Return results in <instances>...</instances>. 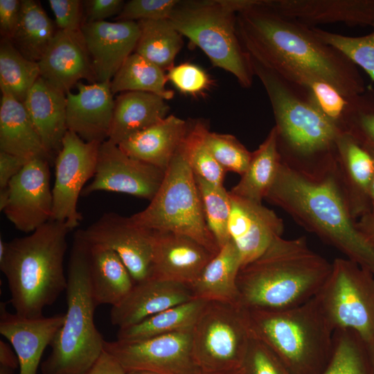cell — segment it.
Returning <instances> with one entry per match:
<instances>
[{"label":"cell","instance_id":"1","mask_svg":"<svg viewBox=\"0 0 374 374\" xmlns=\"http://www.w3.org/2000/svg\"><path fill=\"white\" fill-rule=\"evenodd\" d=\"M236 29L244 51L279 74H310L348 98L366 89L357 66L344 53L319 39L311 27L278 12L270 0H247L236 14Z\"/></svg>","mask_w":374,"mask_h":374},{"label":"cell","instance_id":"2","mask_svg":"<svg viewBox=\"0 0 374 374\" xmlns=\"http://www.w3.org/2000/svg\"><path fill=\"white\" fill-rule=\"evenodd\" d=\"M335 169L323 177H313L281 162L265 199L346 258L374 274V247L357 227Z\"/></svg>","mask_w":374,"mask_h":374},{"label":"cell","instance_id":"3","mask_svg":"<svg viewBox=\"0 0 374 374\" xmlns=\"http://www.w3.org/2000/svg\"><path fill=\"white\" fill-rule=\"evenodd\" d=\"M250 60L272 107L281 162L313 177L333 171L337 142L344 131L315 106L302 88L251 57Z\"/></svg>","mask_w":374,"mask_h":374},{"label":"cell","instance_id":"4","mask_svg":"<svg viewBox=\"0 0 374 374\" xmlns=\"http://www.w3.org/2000/svg\"><path fill=\"white\" fill-rule=\"evenodd\" d=\"M331 270L332 263L310 249L305 237H279L240 269L238 303L248 310L301 305L318 294Z\"/></svg>","mask_w":374,"mask_h":374},{"label":"cell","instance_id":"5","mask_svg":"<svg viewBox=\"0 0 374 374\" xmlns=\"http://www.w3.org/2000/svg\"><path fill=\"white\" fill-rule=\"evenodd\" d=\"M70 231L66 223L51 220L30 235L8 242L0 269L7 278L15 313L42 317L44 308L66 290L63 262Z\"/></svg>","mask_w":374,"mask_h":374},{"label":"cell","instance_id":"6","mask_svg":"<svg viewBox=\"0 0 374 374\" xmlns=\"http://www.w3.org/2000/svg\"><path fill=\"white\" fill-rule=\"evenodd\" d=\"M66 312L42 363V374H84L103 350L94 323L97 307L90 282L89 244L76 233L67 269Z\"/></svg>","mask_w":374,"mask_h":374},{"label":"cell","instance_id":"7","mask_svg":"<svg viewBox=\"0 0 374 374\" xmlns=\"http://www.w3.org/2000/svg\"><path fill=\"white\" fill-rule=\"evenodd\" d=\"M248 314L253 336L291 374H321L325 370L332 353L334 329L315 296L294 308L248 310Z\"/></svg>","mask_w":374,"mask_h":374},{"label":"cell","instance_id":"8","mask_svg":"<svg viewBox=\"0 0 374 374\" xmlns=\"http://www.w3.org/2000/svg\"><path fill=\"white\" fill-rule=\"evenodd\" d=\"M246 2L179 1L169 19L182 36L207 55L214 66L232 74L242 87L249 88L254 73L236 29V14Z\"/></svg>","mask_w":374,"mask_h":374},{"label":"cell","instance_id":"9","mask_svg":"<svg viewBox=\"0 0 374 374\" xmlns=\"http://www.w3.org/2000/svg\"><path fill=\"white\" fill-rule=\"evenodd\" d=\"M181 148L149 205L130 218L152 231L190 237L216 254L220 247L207 226L196 178Z\"/></svg>","mask_w":374,"mask_h":374},{"label":"cell","instance_id":"10","mask_svg":"<svg viewBox=\"0 0 374 374\" xmlns=\"http://www.w3.org/2000/svg\"><path fill=\"white\" fill-rule=\"evenodd\" d=\"M253 337L248 310L239 303L207 302L193 328V349L202 374L241 368Z\"/></svg>","mask_w":374,"mask_h":374},{"label":"cell","instance_id":"11","mask_svg":"<svg viewBox=\"0 0 374 374\" xmlns=\"http://www.w3.org/2000/svg\"><path fill=\"white\" fill-rule=\"evenodd\" d=\"M315 297L334 330H351L366 344L374 339V275L371 271L347 258H337Z\"/></svg>","mask_w":374,"mask_h":374},{"label":"cell","instance_id":"12","mask_svg":"<svg viewBox=\"0 0 374 374\" xmlns=\"http://www.w3.org/2000/svg\"><path fill=\"white\" fill-rule=\"evenodd\" d=\"M101 143L87 142L68 130L55 157L51 220L72 230L82 220L77 204L84 184L93 177Z\"/></svg>","mask_w":374,"mask_h":374},{"label":"cell","instance_id":"13","mask_svg":"<svg viewBox=\"0 0 374 374\" xmlns=\"http://www.w3.org/2000/svg\"><path fill=\"white\" fill-rule=\"evenodd\" d=\"M103 349L115 357L126 372L202 374L193 354V329L137 341H105Z\"/></svg>","mask_w":374,"mask_h":374},{"label":"cell","instance_id":"14","mask_svg":"<svg viewBox=\"0 0 374 374\" xmlns=\"http://www.w3.org/2000/svg\"><path fill=\"white\" fill-rule=\"evenodd\" d=\"M50 163L44 158L30 159L8 187L0 190V210L21 232L32 233L51 220Z\"/></svg>","mask_w":374,"mask_h":374},{"label":"cell","instance_id":"15","mask_svg":"<svg viewBox=\"0 0 374 374\" xmlns=\"http://www.w3.org/2000/svg\"><path fill=\"white\" fill-rule=\"evenodd\" d=\"M75 233L89 244L114 251L129 270L135 283L150 277L154 231L134 224L130 217L107 213Z\"/></svg>","mask_w":374,"mask_h":374},{"label":"cell","instance_id":"16","mask_svg":"<svg viewBox=\"0 0 374 374\" xmlns=\"http://www.w3.org/2000/svg\"><path fill=\"white\" fill-rule=\"evenodd\" d=\"M165 172L125 154L109 140L100 143L92 181L81 195L97 191L131 195L152 200L158 191Z\"/></svg>","mask_w":374,"mask_h":374},{"label":"cell","instance_id":"17","mask_svg":"<svg viewBox=\"0 0 374 374\" xmlns=\"http://www.w3.org/2000/svg\"><path fill=\"white\" fill-rule=\"evenodd\" d=\"M230 195L229 233L239 252L242 267L259 257L274 240L282 237L284 224L273 210L262 203Z\"/></svg>","mask_w":374,"mask_h":374},{"label":"cell","instance_id":"18","mask_svg":"<svg viewBox=\"0 0 374 374\" xmlns=\"http://www.w3.org/2000/svg\"><path fill=\"white\" fill-rule=\"evenodd\" d=\"M97 82L111 81L132 54L139 37L137 21L86 22L81 27Z\"/></svg>","mask_w":374,"mask_h":374},{"label":"cell","instance_id":"19","mask_svg":"<svg viewBox=\"0 0 374 374\" xmlns=\"http://www.w3.org/2000/svg\"><path fill=\"white\" fill-rule=\"evenodd\" d=\"M38 64L40 77L65 93L82 79L97 82L81 30H57Z\"/></svg>","mask_w":374,"mask_h":374},{"label":"cell","instance_id":"20","mask_svg":"<svg viewBox=\"0 0 374 374\" xmlns=\"http://www.w3.org/2000/svg\"><path fill=\"white\" fill-rule=\"evenodd\" d=\"M76 86V93H66L68 130L87 142L107 140L114 107L110 81Z\"/></svg>","mask_w":374,"mask_h":374},{"label":"cell","instance_id":"21","mask_svg":"<svg viewBox=\"0 0 374 374\" xmlns=\"http://www.w3.org/2000/svg\"><path fill=\"white\" fill-rule=\"evenodd\" d=\"M215 255L190 237L154 231L150 277L190 286Z\"/></svg>","mask_w":374,"mask_h":374},{"label":"cell","instance_id":"22","mask_svg":"<svg viewBox=\"0 0 374 374\" xmlns=\"http://www.w3.org/2000/svg\"><path fill=\"white\" fill-rule=\"evenodd\" d=\"M64 314L28 318L0 305V333L11 344L18 358L19 374H37L41 357L62 326Z\"/></svg>","mask_w":374,"mask_h":374},{"label":"cell","instance_id":"23","mask_svg":"<svg viewBox=\"0 0 374 374\" xmlns=\"http://www.w3.org/2000/svg\"><path fill=\"white\" fill-rule=\"evenodd\" d=\"M193 299L190 285L150 277L135 283L129 294L119 304L112 307L111 323L119 328L131 326Z\"/></svg>","mask_w":374,"mask_h":374},{"label":"cell","instance_id":"24","mask_svg":"<svg viewBox=\"0 0 374 374\" xmlns=\"http://www.w3.org/2000/svg\"><path fill=\"white\" fill-rule=\"evenodd\" d=\"M337 150L336 174L351 213L358 220L371 209L373 158L368 148L346 132L339 136Z\"/></svg>","mask_w":374,"mask_h":374},{"label":"cell","instance_id":"25","mask_svg":"<svg viewBox=\"0 0 374 374\" xmlns=\"http://www.w3.org/2000/svg\"><path fill=\"white\" fill-rule=\"evenodd\" d=\"M286 17L310 27L341 22L374 27V0H270Z\"/></svg>","mask_w":374,"mask_h":374},{"label":"cell","instance_id":"26","mask_svg":"<svg viewBox=\"0 0 374 374\" xmlns=\"http://www.w3.org/2000/svg\"><path fill=\"white\" fill-rule=\"evenodd\" d=\"M24 104L45 150L54 162L68 131L66 93L39 77Z\"/></svg>","mask_w":374,"mask_h":374},{"label":"cell","instance_id":"27","mask_svg":"<svg viewBox=\"0 0 374 374\" xmlns=\"http://www.w3.org/2000/svg\"><path fill=\"white\" fill-rule=\"evenodd\" d=\"M188 128L187 121L169 115L118 145L130 157L166 172L181 147Z\"/></svg>","mask_w":374,"mask_h":374},{"label":"cell","instance_id":"28","mask_svg":"<svg viewBox=\"0 0 374 374\" xmlns=\"http://www.w3.org/2000/svg\"><path fill=\"white\" fill-rule=\"evenodd\" d=\"M166 100L155 93L143 91L121 93L114 107L108 140L118 145L167 116Z\"/></svg>","mask_w":374,"mask_h":374},{"label":"cell","instance_id":"29","mask_svg":"<svg viewBox=\"0 0 374 374\" xmlns=\"http://www.w3.org/2000/svg\"><path fill=\"white\" fill-rule=\"evenodd\" d=\"M0 151L52 162L24 104L6 93H1L0 103Z\"/></svg>","mask_w":374,"mask_h":374},{"label":"cell","instance_id":"30","mask_svg":"<svg viewBox=\"0 0 374 374\" xmlns=\"http://www.w3.org/2000/svg\"><path fill=\"white\" fill-rule=\"evenodd\" d=\"M88 244L90 282L96 304L115 306L129 294L135 283L114 251L99 244Z\"/></svg>","mask_w":374,"mask_h":374},{"label":"cell","instance_id":"31","mask_svg":"<svg viewBox=\"0 0 374 374\" xmlns=\"http://www.w3.org/2000/svg\"><path fill=\"white\" fill-rule=\"evenodd\" d=\"M242 263L230 240L207 263L190 285L194 299L206 302L238 303L237 277Z\"/></svg>","mask_w":374,"mask_h":374},{"label":"cell","instance_id":"32","mask_svg":"<svg viewBox=\"0 0 374 374\" xmlns=\"http://www.w3.org/2000/svg\"><path fill=\"white\" fill-rule=\"evenodd\" d=\"M280 163L276 132L273 127L265 141L251 152L246 170L229 192L240 198L261 204L274 182Z\"/></svg>","mask_w":374,"mask_h":374},{"label":"cell","instance_id":"33","mask_svg":"<svg viewBox=\"0 0 374 374\" xmlns=\"http://www.w3.org/2000/svg\"><path fill=\"white\" fill-rule=\"evenodd\" d=\"M206 303L205 301L194 299L159 312L136 324L119 328L117 340L137 341L193 329Z\"/></svg>","mask_w":374,"mask_h":374},{"label":"cell","instance_id":"34","mask_svg":"<svg viewBox=\"0 0 374 374\" xmlns=\"http://www.w3.org/2000/svg\"><path fill=\"white\" fill-rule=\"evenodd\" d=\"M56 32L39 1L21 0L19 21L10 40L26 59L38 62Z\"/></svg>","mask_w":374,"mask_h":374},{"label":"cell","instance_id":"35","mask_svg":"<svg viewBox=\"0 0 374 374\" xmlns=\"http://www.w3.org/2000/svg\"><path fill=\"white\" fill-rule=\"evenodd\" d=\"M139 37L134 53L162 70L175 66L177 55L183 46V36L170 19L140 20Z\"/></svg>","mask_w":374,"mask_h":374},{"label":"cell","instance_id":"36","mask_svg":"<svg viewBox=\"0 0 374 374\" xmlns=\"http://www.w3.org/2000/svg\"><path fill=\"white\" fill-rule=\"evenodd\" d=\"M167 75L163 70L133 53L123 62L110 81L113 94L127 91L155 93L166 100L173 97L172 91L166 87Z\"/></svg>","mask_w":374,"mask_h":374},{"label":"cell","instance_id":"37","mask_svg":"<svg viewBox=\"0 0 374 374\" xmlns=\"http://www.w3.org/2000/svg\"><path fill=\"white\" fill-rule=\"evenodd\" d=\"M40 77L38 62L26 59L12 45L1 37L0 43V88L21 103Z\"/></svg>","mask_w":374,"mask_h":374},{"label":"cell","instance_id":"38","mask_svg":"<svg viewBox=\"0 0 374 374\" xmlns=\"http://www.w3.org/2000/svg\"><path fill=\"white\" fill-rule=\"evenodd\" d=\"M321 374H373L365 341L351 330H335L332 355Z\"/></svg>","mask_w":374,"mask_h":374},{"label":"cell","instance_id":"39","mask_svg":"<svg viewBox=\"0 0 374 374\" xmlns=\"http://www.w3.org/2000/svg\"><path fill=\"white\" fill-rule=\"evenodd\" d=\"M207 226L220 249L231 240L229 222L231 209L229 191L195 177Z\"/></svg>","mask_w":374,"mask_h":374},{"label":"cell","instance_id":"40","mask_svg":"<svg viewBox=\"0 0 374 374\" xmlns=\"http://www.w3.org/2000/svg\"><path fill=\"white\" fill-rule=\"evenodd\" d=\"M206 126L201 121L189 124L181 148L195 177L215 186H223L226 172L215 159L204 142L203 134Z\"/></svg>","mask_w":374,"mask_h":374},{"label":"cell","instance_id":"41","mask_svg":"<svg viewBox=\"0 0 374 374\" xmlns=\"http://www.w3.org/2000/svg\"><path fill=\"white\" fill-rule=\"evenodd\" d=\"M311 28L319 39L340 51L374 81V27L371 33L358 37L342 35L317 27Z\"/></svg>","mask_w":374,"mask_h":374},{"label":"cell","instance_id":"42","mask_svg":"<svg viewBox=\"0 0 374 374\" xmlns=\"http://www.w3.org/2000/svg\"><path fill=\"white\" fill-rule=\"evenodd\" d=\"M342 127L368 148L374 150V88L350 98Z\"/></svg>","mask_w":374,"mask_h":374},{"label":"cell","instance_id":"43","mask_svg":"<svg viewBox=\"0 0 374 374\" xmlns=\"http://www.w3.org/2000/svg\"><path fill=\"white\" fill-rule=\"evenodd\" d=\"M204 142L217 163L226 172H233L240 176L246 170L251 152L233 135L204 130Z\"/></svg>","mask_w":374,"mask_h":374},{"label":"cell","instance_id":"44","mask_svg":"<svg viewBox=\"0 0 374 374\" xmlns=\"http://www.w3.org/2000/svg\"><path fill=\"white\" fill-rule=\"evenodd\" d=\"M241 368L244 374H291L278 357L253 335Z\"/></svg>","mask_w":374,"mask_h":374},{"label":"cell","instance_id":"45","mask_svg":"<svg viewBox=\"0 0 374 374\" xmlns=\"http://www.w3.org/2000/svg\"><path fill=\"white\" fill-rule=\"evenodd\" d=\"M179 1L131 0L125 3L116 17L118 21L169 19Z\"/></svg>","mask_w":374,"mask_h":374},{"label":"cell","instance_id":"46","mask_svg":"<svg viewBox=\"0 0 374 374\" xmlns=\"http://www.w3.org/2000/svg\"><path fill=\"white\" fill-rule=\"evenodd\" d=\"M166 75L168 80L185 94H199L207 89L211 82L204 69L188 62L173 66Z\"/></svg>","mask_w":374,"mask_h":374},{"label":"cell","instance_id":"47","mask_svg":"<svg viewBox=\"0 0 374 374\" xmlns=\"http://www.w3.org/2000/svg\"><path fill=\"white\" fill-rule=\"evenodd\" d=\"M60 30L78 31L84 23L83 2L80 0H48Z\"/></svg>","mask_w":374,"mask_h":374},{"label":"cell","instance_id":"48","mask_svg":"<svg viewBox=\"0 0 374 374\" xmlns=\"http://www.w3.org/2000/svg\"><path fill=\"white\" fill-rule=\"evenodd\" d=\"M82 2L84 23L105 21L108 17L118 15L125 3L123 0H87Z\"/></svg>","mask_w":374,"mask_h":374},{"label":"cell","instance_id":"49","mask_svg":"<svg viewBox=\"0 0 374 374\" xmlns=\"http://www.w3.org/2000/svg\"><path fill=\"white\" fill-rule=\"evenodd\" d=\"M21 0H0L1 37L10 39L17 28L21 11Z\"/></svg>","mask_w":374,"mask_h":374},{"label":"cell","instance_id":"50","mask_svg":"<svg viewBox=\"0 0 374 374\" xmlns=\"http://www.w3.org/2000/svg\"><path fill=\"white\" fill-rule=\"evenodd\" d=\"M30 160L0 151V190L8 187L15 177Z\"/></svg>","mask_w":374,"mask_h":374},{"label":"cell","instance_id":"51","mask_svg":"<svg viewBox=\"0 0 374 374\" xmlns=\"http://www.w3.org/2000/svg\"><path fill=\"white\" fill-rule=\"evenodd\" d=\"M84 374H127V372L115 357L103 349Z\"/></svg>","mask_w":374,"mask_h":374},{"label":"cell","instance_id":"52","mask_svg":"<svg viewBox=\"0 0 374 374\" xmlns=\"http://www.w3.org/2000/svg\"><path fill=\"white\" fill-rule=\"evenodd\" d=\"M359 231L374 247V213L369 212L357 220Z\"/></svg>","mask_w":374,"mask_h":374},{"label":"cell","instance_id":"53","mask_svg":"<svg viewBox=\"0 0 374 374\" xmlns=\"http://www.w3.org/2000/svg\"><path fill=\"white\" fill-rule=\"evenodd\" d=\"M0 366L15 370L19 366L18 358L5 341H0Z\"/></svg>","mask_w":374,"mask_h":374},{"label":"cell","instance_id":"54","mask_svg":"<svg viewBox=\"0 0 374 374\" xmlns=\"http://www.w3.org/2000/svg\"><path fill=\"white\" fill-rule=\"evenodd\" d=\"M366 349L370 365L374 374V339L366 344Z\"/></svg>","mask_w":374,"mask_h":374},{"label":"cell","instance_id":"55","mask_svg":"<svg viewBox=\"0 0 374 374\" xmlns=\"http://www.w3.org/2000/svg\"><path fill=\"white\" fill-rule=\"evenodd\" d=\"M368 148V147H367ZM372 154L373 158V162H374V150L368 148ZM369 197H370V202H371V209L370 212L374 213V170L373 174L370 185V189H369Z\"/></svg>","mask_w":374,"mask_h":374},{"label":"cell","instance_id":"56","mask_svg":"<svg viewBox=\"0 0 374 374\" xmlns=\"http://www.w3.org/2000/svg\"><path fill=\"white\" fill-rule=\"evenodd\" d=\"M127 374H159L154 372L148 371H132L127 372Z\"/></svg>","mask_w":374,"mask_h":374},{"label":"cell","instance_id":"57","mask_svg":"<svg viewBox=\"0 0 374 374\" xmlns=\"http://www.w3.org/2000/svg\"><path fill=\"white\" fill-rule=\"evenodd\" d=\"M15 370L0 366V374H12Z\"/></svg>","mask_w":374,"mask_h":374},{"label":"cell","instance_id":"58","mask_svg":"<svg viewBox=\"0 0 374 374\" xmlns=\"http://www.w3.org/2000/svg\"><path fill=\"white\" fill-rule=\"evenodd\" d=\"M214 374H244V373H243L242 368H240V369L233 371H229V372H226V373H214Z\"/></svg>","mask_w":374,"mask_h":374},{"label":"cell","instance_id":"59","mask_svg":"<svg viewBox=\"0 0 374 374\" xmlns=\"http://www.w3.org/2000/svg\"><path fill=\"white\" fill-rule=\"evenodd\" d=\"M373 275H374V274H373Z\"/></svg>","mask_w":374,"mask_h":374}]
</instances>
